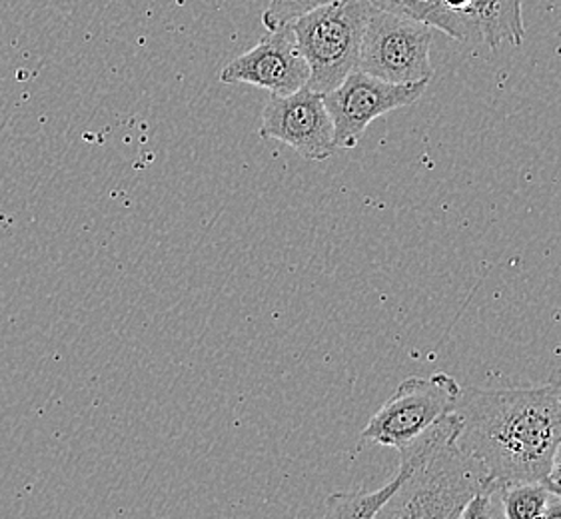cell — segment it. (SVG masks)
Listing matches in <instances>:
<instances>
[{
  "label": "cell",
  "instance_id": "obj_1",
  "mask_svg": "<svg viewBox=\"0 0 561 519\" xmlns=\"http://www.w3.org/2000/svg\"><path fill=\"white\" fill-rule=\"evenodd\" d=\"M456 441L500 489L543 482L561 441V370L546 384L526 388H461L454 406Z\"/></svg>",
  "mask_w": 561,
  "mask_h": 519
},
{
  "label": "cell",
  "instance_id": "obj_2",
  "mask_svg": "<svg viewBox=\"0 0 561 519\" xmlns=\"http://www.w3.org/2000/svg\"><path fill=\"white\" fill-rule=\"evenodd\" d=\"M456 436L439 441L402 487L380 509L386 519H460L461 511L476 494L494 489L485 474L468 453L461 450Z\"/></svg>",
  "mask_w": 561,
  "mask_h": 519
},
{
  "label": "cell",
  "instance_id": "obj_3",
  "mask_svg": "<svg viewBox=\"0 0 561 519\" xmlns=\"http://www.w3.org/2000/svg\"><path fill=\"white\" fill-rule=\"evenodd\" d=\"M371 11L370 0H334L294 21L296 43L310 68L308 89L320 94L334 91L358 68Z\"/></svg>",
  "mask_w": 561,
  "mask_h": 519
},
{
  "label": "cell",
  "instance_id": "obj_4",
  "mask_svg": "<svg viewBox=\"0 0 561 519\" xmlns=\"http://www.w3.org/2000/svg\"><path fill=\"white\" fill-rule=\"evenodd\" d=\"M460 392L461 385L448 373L412 376L371 416L362 440L402 452L454 412Z\"/></svg>",
  "mask_w": 561,
  "mask_h": 519
},
{
  "label": "cell",
  "instance_id": "obj_5",
  "mask_svg": "<svg viewBox=\"0 0 561 519\" xmlns=\"http://www.w3.org/2000/svg\"><path fill=\"white\" fill-rule=\"evenodd\" d=\"M434 28L374 7L359 48V70L386 82L432 80L430 48Z\"/></svg>",
  "mask_w": 561,
  "mask_h": 519
},
{
  "label": "cell",
  "instance_id": "obj_6",
  "mask_svg": "<svg viewBox=\"0 0 561 519\" xmlns=\"http://www.w3.org/2000/svg\"><path fill=\"white\" fill-rule=\"evenodd\" d=\"M427 84V80L405 84L386 82L359 68L352 70L334 91L324 94L337 150L358 147L359 138L376 118L415 104L424 96Z\"/></svg>",
  "mask_w": 561,
  "mask_h": 519
},
{
  "label": "cell",
  "instance_id": "obj_7",
  "mask_svg": "<svg viewBox=\"0 0 561 519\" xmlns=\"http://www.w3.org/2000/svg\"><path fill=\"white\" fill-rule=\"evenodd\" d=\"M259 135L293 147L312 162H322L337 152L324 94L308 86L286 96H272L262 113Z\"/></svg>",
  "mask_w": 561,
  "mask_h": 519
},
{
  "label": "cell",
  "instance_id": "obj_8",
  "mask_svg": "<svg viewBox=\"0 0 561 519\" xmlns=\"http://www.w3.org/2000/svg\"><path fill=\"white\" fill-rule=\"evenodd\" d=\"M310 68L296 43L293 24L268 31L244 55L230 60L218 74L222 84H250L272 96H286L308 84Z\"/></svg>",
  "mask_w": 561,
  "mask_h": 519
},
{
  "label": "cell",
  "instance_id": "obj_9",
  "mask_svg": "<svg viewBox=\"0 0 561 519\" xmlns=\"http://www.w3.org/2000/svg\"><path fill=\"white\" fill-rule=\"evenodd\" d=\"M522 0H472L466 16L468 43L478 41L497 50L502 45L522 46L526 38Z\"/></svg>",
  "mask_w": 561,
  "mask_h": 519
},
{
  "label": "cell",
  "instance_id": "obj_10",
  "mask_svg": "<svg viewBox=\"0 0 561 519\" xmlns=\"http://www.w3.org/2000/svg\"><path fill=\"white\" fill-rule=\"evenodd\" d=\"M370 2L371 7H376L380 11L420 21V23L448 34L454 41L466 43V33H463L460 19L446 11L439 0H370Z\"/></svg>",
  "mask_w": 561,
  "mask_h": 519
},
{
  "label": "cell",
  "instance_id": "obj_11",
  "mask_svg": "<svg viewBox=\"0 0 561 519\" xmlns=\"http://www.w3.org/2000/svg\"><path fill=\"white\" fill-rule=\"evenodd\" d=\"M551 494L543 482H519L500 487V501L507 519H538L546 516Z\"/></svg>",
  "mask_w": 561,
  "mask_h": 519
},
{
  "label": "cell",
  "instance_id": "obj_12",
  "mask_svg": "<svg viewBox=\"0 0 561 519\" xmlns=\"http://www.w3.org/2000/svg\"><path fill=\"white\" fill-rule=\"evenodd\" d=\"M328 2L334 0H270L266 11L262 12V24L266 26V31H276Z\"/></svg>",
  "mask_w": 561,
  "mask_h": 519
},
{
  "label": "cell",
  "instance_id": "obj_13",
  "mask_svg": "<svg viewBox=\"0 0 561 519\" xmlns=\"http://www.w3.org/2000/svg\"><path fill=\"white\" fill-rule=\"evenodd\" d=\"M504 518V509L500 501V489H485L468 501L461 511L460 519H500Z\"/></svg>",
  "mask_w": 561,
  "mask_h": 519
},
{
  "label": "cell",
  "instance_id": "obj_14",
  "mask_svg": "<svg viewBox=\"0 0 561 519\" xmlns=\"http://www.w3.org/2000/svg\"><path fill=\"white\" fill-rule=\"evenodd\" d=\"M543 484L548 486L553 496L561 499V441L558 443L553 455H551L550 472L546 475Z\"/></svg>",
  "mask_w": 561,
  "mask_h": 519
}]
</instances>
